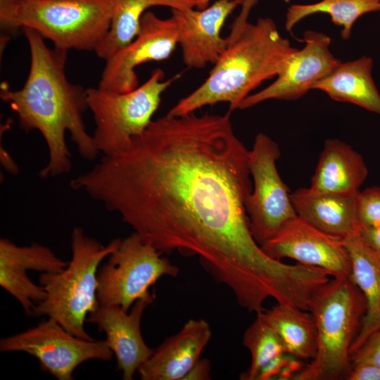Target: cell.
I'll list each match as a JSON object with an SVG mask.
<instances>
[{"instance_id":"1f68e13d","label":"cell","mask_w":380,"mask_h":380,"mask_svg":"<svg viewBox=\"0 0 380 380\" xmlns=\"http://www.w3.org/2000/svg\"><path fill=\"white\" fill-rule=\"evenodd\" d=\"M359 234L371 247L380 253V227H360Z\"/></svg>"},{"instance_id":"7a4b0ae2","label":"cell","mask_w":380,"mask_h":380,"mask_svg":"<svg viewBox=\"0 0 380 380\" xmlns=\"http://www.w3.org/2000/svg\"><path fill=\"white\" fill-rule=\"evenodd\" d=\"M23 31L30 53L27 80L18 90L3 83L0 97L16 113L21 129L37 130L44 137L49 160L39 175L45 179L71 170L66 132L82 158L94 160L99 153L83 118L89 110L87 89L71 83L66 75L68 51L48 47L44 39L32 29L23 28Z\"/></svg>"},{"instance_id":"4fadbf2b","label":"cell","mask_w":380,"mask_h":380,"mask_svg":"<svg viewBox=\"0 0 380 380\" xmlns=\"http://www.w3.org/2000/svg\"><path fill=\"white\" fill-rule=\"evenodd\" d=\"M303 42L304 46L294 53L275 81L247 96L239 109H246L271 99H298L340 63L330 51L331 40L326 34L307 30Z\"/></svg>"},{"instance_id":"4dcf8cb0","label":"cell","mask_w":380,"mask_h":380,"mask_svg":"<svg viewBox=\"0 0 380 380\" xmlns=\"http://www.w3.org/2000/svg\"><path fill=\"white\" fill-rule=\"evenodd\" d=\"M210 362L208 359H200L184 378V380L210 379Z\"/></svg>"},{"instance_id":"ba28073f","label":"cell","mask_w":380,"mask_h":380,"mask_svg":"<svg viewBox=\"0 0 380 380\" xmlns=\"http://www.w3.org/2000/svg\"><path fill=\"white\" fill-rule=\"evenodd\" d=\"M161 255L134 232L121 239L108 260L99 267L96 296L99 304L119 306L125 312L137 300L151 304L155 296L149 288L163 276L175 277L179 272Z\"/></svg>"},{"instance_id":"484cf974","label":"cell","mask_w":380,"mask_h":380,"mask_svg":"<svg viewBox=\"0 0 380 380\" xmlns=\"http://www.w3.org/2000/svg\"><path fill=\"white\" fill-rule=\"evenodd\" d=\"M357 214L360 227H380V187H369L358 192Z\"/></svg>"},{"instance_id":"30bf717a","label":"cell","mask_w":380,"mask_h":380,"mask_svg":"<svg viewBox=\"0 0 380 380\" xmlns=\"http://www.w3.org/2000/svg\"><path fill=\"white\" fill-rule=\"evenodd\" d=\"M1 352L20 351L35 357L40 368L58 380H72L75 369L90 360L110 361L114 355L106 340L77 338L52 318L0 340Z\"/></svg>"},{"instance_id":"8992f818","label":"cell","mask_w":380,"mask_h":380,"mask_svg":"<svg viewBox=\"0 0 380 380\" xmlns=\"http://www.w3.org/2000/svg\"><path fill=\"white\" fill-rule=\"evenodd\" d=\"M113 10V0H23L1 27L32 29L67 51H96Z\"/></svg>"},{"instance_id":"5bb4252c","label":"cell","mask_w":380,"mask_h":380,"mask_svg":"<svg viewBox=\"0 0 380 380\" xmlns=\"http://www.w3.org/2000/svg\"><path fill=\"white\" fill-rule=\"evenodd\" d=\"M243 0H218L204 9L171 10L182 60L191 68L215 64L228 46L221 30L227 18Z\"/></svg>"},{"instance_id":"ac0fdd59","label":"cell","mask_w":380,"mask_h":380,"mask_svg":"<svg viewBox=\"0 0 380 380\" xmlns=\"http://www.w3.org/2000/svg\"><path fill=\"white\" fill-rule=\"evenodd\" d=\"M356 194L320 193L300 188L291 194L300 218L330 235L346 239L359 234Z\"/></svg>"},{"instance_id":"6da1fadb","label":"cell","mask_w":380,"mask_h":380,"mask_svg":"<svg viewBox=\"0 0 380 380\" xmlns=\"http://www.w3.org/2000/svg\"><path fill=\"white\" fill-rule=\"evenodd\" d=\"M229 113L153 120L126 149L104 155L70 185L162 254L197 255L241 308L259 313L267 298L284 303L294 294L303 269L269 257L251 234L249 151Z\"/></svg>"},{"instance_id":"7c38bea8","label":"cell","mask_w":380,"mask_h":380,"mask_svg":"<svg viewBox=\"0 0 380 380\" xmlns=\"http://www.w3.org/2000/svg\"><path fill=\"white\" fill-rule=\"evenodd\" d=\"M262 250L274 260L287 258L319 267L334 278H352L351 262L344 239L327 234L299 217L287 221Z\"/></svg>"},{"instance_id":"277c9868","label":"cell","mask_w":380,"mask_h":380,"mask_svg":"<svg viewBox=\"0 0 380 380\" xmlns=\"http://www.w3.org/2000/svg\"><path fill=\"white\" fill-rule=\"evenodd\" d=\"M366 299L352 278H334L315 296L310 305L317 331L315 357L293 380L346 379L350 348L367 312Z\"/></svg>"},{"instance_id":"9c48e42d","label":"cell","mask_w":380,"mask_h":380,"mask_svg":"<svg viewBox=\"0 0 380 380\" xmlns=\"http://www.w3.org/2000/svg\"><path fill=\"white\" fill-rule=\"evenodd\" d=\"M281 153L277 144L263 133L256 135L249 151L253 190L246 208L254 240L261 246L289 220L297 215L289 189L281 179L277 161Z\"/></svg>"},{"instance_id":"7402d4cb","label":"cell","mask_w":380,"mask_h":380,"mask_svg":"<svg viewBox=\"0 0 380 380\" xmlns=\"http://www.w3.org/2000/svg\"><path fill=\"white\" fill-rule=\"evenodd\" d=\"M282 340L286 353L296 358L312 360L317 352V331L310 311L277 303L258 313Z\"/></svg>"},{"instance_id":"cb8c5ba5","label":"cell","mask_w":380,"mask_h":380,"mask_svg":"<svg viewBox=\"0 0 380 380\" xmlns=\"http://www.w3.org/2000/svg\"><path fill=\"white\" fill-rule=\"evenodd\" d=\"M380 11V0H322L309 4H293L287 10L285 29L291 32L303 18L318 13L328 14L331 22L341 27V37H350L352 27L362 15Z\"/></svg>"},{"instance_id":"ffe728a7","label":"cell","mask_w":380,"mask_h":380,"mask_svg":"<svg viewBox=\"0 0 380 380\" xmlns=\"http://www.w3.org/2000/svg\"><path fill=\"white\" fill-rule=\"evenodd\" d=\"M352 269V279L363 293L367 312L361 329L353 342L351 355L380 329V253L360 235L344 239Z\"/></svg>"},{"instance_id":"f546056e","label":"cell","mask_w":380,"mask_h":380,"mask_svg":"<svg viewBox=\"0 0 380 380\" xmlns=\"http://www.w3.org/2000/svg\"><path fill=\"white\" fill-rule=\"evenodd\" d=\"M346 379L380 380V368L365 363L352 365Z\"/></svg>"},{"instance_id":"4316f807","label":"cell","mask_w":380,"mask_h":380,"mask_svg":"<svg viewBox=\"0 0 380 380\" xmlns=\"http://www.w3.org/2000/svg\"><path fill=\"white\" fill-rule=\"evenodd\" d=\"M351 363L369 364L380 368V329L351 355Z\"/></svg>"},{"instance_id":"2e32d148","label":"cell","mask_w":380,"mask_h":380,"mask_svg":"<svg viewBox=\"0 0 380 380\" xmlns=\"http://www.w3.org/2000/svg\"><path fill=\"white\" fill-rule=\"evenodd\" d=\"M150 303L137 300L129 313L116 305H99L86 322L95 324L104 332L106 342L115 356L118 369L124 380L133 379L139 367L153 353L141 332L143 312Z\"/></svg>"},{"instance_id":"d6a6232c","label":"cell","mask_w":380,"mask_h":380,"mask_svg":"<svg viewBox=\"0 0 380 380\" xmlns=\"http://www.w3.org/2000/svg\"><path fill=\"white\" fill-rule=\"evenodd\" d=\"M23 0H0V23L3 26Z\"/></svg>"},{"instance_id":"f1b7e54d","label":"cell","mask_w":380,"mask_h":380,"mask_svg":"<svg viewBox=\"0 0 380 380\" xmlns=\"http://www.w3.org/2000/svg\"><path fill=\"white\" fill-rule=\"evenodd\" d=\"M293 357L289 353H283L277 355L260 371L256 380H267L280 375L282 370L291 363V359Z\"/></svg>"},{"instance_id":"52a82bcc","label":"cell","mask_w":380,"mask_h":380,"mask_svg":"<svg viewBox=\"0 0 380 380\" xmlns=\"http://www.w3.org/2000/svg\"><path fill=\"white\" fill-rule=\"evenodd\" d=\"M161 69L153 70L141 85L127 92L98 87L87 89L88 108L95 122L92 135L99 153L121 152L151 122L163 94L179 75L167 80Z\"/></svg>"},{"instance_id":"e0dca14e","label":"cell","mask_w":380,"mask_h":380,"mask_svg":"<svg viewBox=\"0 0 380 380\" xmlns=\"http://www.w3.org/2000/svg\"><path fill=\"white\" fill-rule=\"evenodd\" d=\"M212 331L203 319H190L166 338L138 369L142 380H184L201 359Z\"/></svg>"},{"instance_id":"836d02e7","label":"cell","mask_w":380,"mask_h":380,"mask_svg":"<svg viewBox=\"0 0 380 380\" xmlns=\"http://www.w3.org/2000/svg\"><path fill=\"white\" fill-rule=\"evenodd\" d=\"M197 9H204L208 6L210 0H196Z\"/></svg>"},{"instance_id":"603a6c76","label":"cell","mask_w":380,"mask_h":380,"mask_svg":"<svg viewBox=\"0 0 380 380\" xmlns=\"http://www.w3.org/2000/svg\"><path fill=\"white\" fill-rule=\"evenodd\" d=\"M114 10L110 28L96 50L105 61L117 51L130 43L138 34L141 20L147 9L163 6L171 9H189L196 6V0H113Z\"/></svg>"},{"instance_id":"8fae6325","label":"cell","mask_w":380,"mask_h":380,"mask_svg":"<svg viewBox=\"0 0 380 380\" xmlns=\"http://www.w3.org/2000/svg\"><path fill=\"white\" fill-rule=\"evenodd\" d=\"M177 44L178 36L173 18L163 19L147 11L136 37L106 61L98 87L118 92L133 90L139 86L136 68L169 58Z\"/></svg>"},{"instance_id":"d4e9b609","label":"cell","mask_w":380,"mask_h":380,"mask_svg":"<svg viewBox=\"0 0 380 380\" xmlns=\"http://www.w3.org/2000/svg\"><path fill=\"white\" fill-rule=\"evenodd\" d=\"M243 344L251 356L249 368L240 375L243 380H256L265 365L277 355L287 353L278 334L260 314L246 330Z\"/></svg>"},{"instance_id":"83f0119b","label":"cell","mask_w":380,"mask_h":380,"mask_svg":"<svg viewBox=\"0 0 380 380\" xmlns=\"http://www.w3.org/2000/svg\"><path fill=\"white\" fill-rule=\"evenodd\" d=\"M259 0H243L241 6V11L238 16L234 20L231 31L226 38L229 44L234 42L241 33L243 29L247 24L248 18L251 10L258 4Z\"/></svg>"},{"instance_id":"3957f363","label":"cell","mask_w":380,"mask_h":380,"mask_svg":"<svg viewBox=\"0 0 380 380\" xmlns=\"http://www.w3.org/2000/svg\"><path fill=\"white\" fill-rule=\"evenodd\" d=\"M298 49L279 33L272 18L248 22L213 64L206 80L167 113L184 115L220 102L229 103V112L239 109L254 89L281 72Z\"/></svg>"},{"instance_id":"d6986e66","label":"cell","mask_w":380,"mask_h":380,"mask_svg":"<svg viewBox=\"0 0 380 380\" xmlns=\"http://www.w3.org/2000/svg\"><path fill=\"white\" fill-rule=\"evenodd\" d=\"M368 175L362 156L336 139L325 141L310 189L320 193L356 194Z\"/></svg>"},{"instance_id":"5b68a950","label":"cell","mask_w":380,"mask_h":380,"mask_svg":"<svg viewBox=\"0 0 380 380\" xmlns=\"http://www.w3.org/2000/svg\"><path fill=\"white\" fill-rule=\"evenodd\" d=\"M120 242L117 238L103 246L86 235L82 228L75 227L71 234V260L60 272L41 274L39 283L46 296L35 306L32 316H47L75 336L94 340L85 331L84 324L87 315L99 305L97 272L101 262Z\"/></svg>"},{"instance_id":"9a60e30c","label":"cell","mask_w":380,"mask_h":380,"mask_svg":"<svg viewBox=\"0 0 380 380\" xmlns=\"http://www.w3.org/2000/svg\"><path fill=\"white\" fill-rule=\"evenodd\" d=\"M68 265L47 246L37 243L19 246L8 239H0V286L18 301L27 315L32 316L35 306L46 296L27 272L58 273Z\"/></svg>"},{"instance_id":"44dd1931","label":"cell","mask_w":380,"mask_h":380,"mask_svg":"<svg viewBox=\"0 0 380 380\" xmlns=\"http://www.w3.org/2000/svg\"><path fill=\"white\" fill-rule=\"evenodd\" d=\"M372 67L373 61L367 56L340 62L312 89L322 91L334 101L353 103L380 115V94L372 77Z\"/></svg>"}]
</instances>
